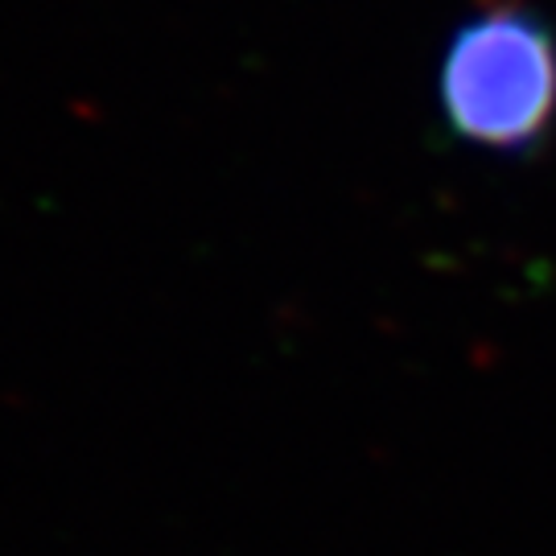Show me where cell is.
Returning a JSON list of instances; mask_svg holds the SVG:
<instances>
[{"mask_svg": "<svg viewBox=\"0 0 556 556\" xmlns=\"http://www.w3.org/2000/svg\"><path fill=\"white\" fill-rule=\"evenodd\" d=\"M441 116L486 153H536L556 128V29L498 4L457 29L441 59Z\"/></svg>", "mask_w": 556, "mask_h": 556, "instance_id": "cell-1", "label": "cell"}]
</instances>
